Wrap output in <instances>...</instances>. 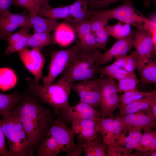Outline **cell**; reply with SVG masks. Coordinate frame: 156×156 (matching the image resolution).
<instances>
[{"label": "cell", "mask_w": 156, "mask_h": 156, "mask_svg": "<svg viewBox=\"0 0 156 156\" xmlns=\"http://www.w3.org/2000/svg\"><path fill=\"white\" fill-rule=\"evenodd\" d=\"M25 81L29 92L52 108L57 114L70 106L68 100L71 89L68 82L59 79L55 83L45 86L39 84L34 79L29 77Z\"/></svg>", "instance_id": "1"}, {"label": "cell", "mask_w": 156, "mask_h": 156, "mask_svg": "<svg viewBox=\"0 0 156 156\" xmlns=\"http://www.w3.org/2000/svg\"><path fill=\"white\" fill-rule=\"evenodd\" d=\"M101 54L99 49L88 51L79 47L59 79L71 85L76 81L96 78V63Z\"/></svg>", "instance_id": "2"}, {"label": "cell", "mask_w": 156, "mask_h": 156, "mask_svg": "<svg viewBox=\"0 0 156 156\" xmlns=\"http://www.w3.org/2000/svg\"><path fill=\"white\" fill-rule=\"evenodd\" d=\"M30 93L31 95H22V100L10 110V113L12 115H21L29 118L46 136L54 121L51 110L41 106L36 98Z\"/></svg>", "instance_id": "3"}, {"label": "cell", "mask_w": 156, "mask_h": 156, "mask_svg": "<svg viewBox=\"0 0 156 156\" xmlns=\"http://www.w3.org/2000/svg\"><path fill=\"white\" fill-rule=\"evenodd\" d=\"M90 13L99 16L108 21L115 19L132 25L137 28L143 29L144 23L148 19L134 7L131 0H125L121 5L112 9L93 10Z\"/></svg>", "instance_id": "4"}, {"label": "cell", "mask_w": 156, "mask_h": 156, "mask_svg": "<svg viewBox=\"0 0 156 156\" xmlns=\"http://www.w3.org/2000/svg\"><path fill=\"white\" fill-rule=\"evenodd\" d=\"M79 48L77 41L75 44L70 48L50 52L51 59L48 73L42 79L43 85L47 86L53 83L64 71Z\"/></svg>", "instance_id": "5"}, {"label": "cell", "mask_w": 156, "mask_h": 156, "mask_svg": "<svg viewBox=\"0 0 156 156\" xmlns=\"http://www.w3.org/2000/svg\"><path fill=\"white\" fill-rule=\"evenodd\" d=\"M50 126L46 135L52 136L56 140L62 152H65L66 156L78 148L82 147L81 144H75L74 138L76 133L67 127L59 115Z\"/></svg>", "instance_id": "6"}, {"label": "cell", "mask_w": 156, "mask_h": 156, "mask_svg": "<svg viewBox=\"0 0 156 156\" xmlns=\"http://www.w3.org/2000/svg\"><path fill=\"white\" fill-rule=\"evenodd\" d=\"M99 80L101 85L99 107L102 117H113L114 111L119 104L116 84L114 79L108 76Z\"/></svg>", "instance_id": "7"}, {"label": "cell", "mask_w": 156, "mask_h": 156, "mask_svg": "<svg viewBox=\"0 0 156 156\" xmlns=\"http://www.w3.org/2000/svg\"><path fill=\"white\" fill-rule=\"evenodd\" d=\"M99 78L85 80L71 85V89L78 95L80 101L97 109L99 107L101 85Z\"/></svg>", "instance_id": "8"}, {"label": "cell", "mask_w": 156, "mask_h": 156, "mask_svg": "<svg viewBox=\"0 0 156 156\" xmlns=\"http://www.w3.org/2000/svg\"><path fill=\"white\" fill-rule=\"evenodd\" d=\"M133 46L135 50L131 53L140 61L137 70L139 72L152 56V43L151 33L145 29L137 28L134 31Z\"/></svg>", "instance_id": "9"}, {"label": "cell", "mask_w": 156, "mask_h": 156, "mask_svg": "<svg viewBox=\"0 0 156 156\" xmlns=\"http://www.w3.org/2000/svg\"><path fill=\"white\" fill-rule=\"evenodd\" d=\"M18 53L26 68L34 76L35 81L39 82L43 77L42 72L45 61L40 51L35 48H25Z\"/></svg>", "instance_id": "10"}, {"label": "cell", "mask_w": 156, "mask_h": 156, "mask_svg": "<svg viewBox=\"0 0 156 156\" xmlns=\"http://www.w3.org/2000/svg\"><path fill=\"white\" fill-rule=\"evenodd\" d=\"M125 126L116 117H101L96 121L97 133L107 145L113 143Z\"/></svg>", "instance_id": "11"}, {"label": "cell", "mask_w": 156, "mask_h": 156, "mask_svg": "<svg viewBox=\"0 0 156 156\" xmlns=\"http://www.w3.org/2000/svg\"><path fill=\"white\" fill-rule=\"evenodd\" d=\"M61 110L65 119L71 124L84 119L97 120L102 117L101 111L97 110L80 101L75 105Z\"/></svg>", "instance_id": "12"}, {"label": "cell", "mask_w": 156, "mask_h": 156, "mask_svg": "<svg viewBox=\"0 0 156 156\" xmlns=\"http://www.w3.org/2000/svg\"><path fill=\"white\" fill-rule=\"evenodd\" d=\"M134 36V31H131L126 37L118 40L109 50L101 54L96 63V67L109 62L114 57L127 55L128 52L133 46Z\"/></svg>", "instance_id": "13"}, {"label": "cell", "mask_w": 156, "mask_h": 156, "mask_svg": "<svg viewBox=\"0 0 156 156\" xmlns=\"http://www.w3.org/2000/svg\"><path fill=\"white\" fill-rule=\"evenodd\" d=\"M25 11L20 14H13L9 10L0 16V39L7 40L17 28L26 26Z\"/></svg>", "instance_id": "14"}, {"label": "cell", "mask_w": 156, "mask_h": 156, "mask_svg": "<svg viewBox=\"0 0 156 156\" xmlns=\"http://www.w3.org/2000/svg\"><path fill=\"white\" fill-rule=\"evenodd\" d=\"M116 117L125 126L141 130L156 125V117L152 114L151 109L125 115L120 114Z\"/></svg>", "instance_id": "15"}, {"label": "cell", "mask_w": 156, "mask_h": 156, "mask_svg": "<svg viewBox=\"0 0 156 156\" xmlns=\"http://www.w3.org/2000/svg\"><path fill=\"white\" fill-rule=\"evenodd\" d=\"M2 127L5 136L7 138L9 146L10 156H26L27 152L22 146L15 130L13 123L10 114L3 118Z\"/></svg>", "instance_id": "16"}, {"label": "cell", "mask_w": 156, "mask_h": 156, "mask_svg": "<svg viewBox=\"0 0 156 156\" xmlns=\"http://www.w3.org/2000/svg\"><path fill=\"white\" fill-rule=\"evenodd\" d=\"M128 135L123 130L117 137L114 142L110 144L124 147L130 153L135 149L138 146L142 134V130L126 126Z\"/></svg>", "instance_id": "17"}, {"label": "cell", "mask_w": 156, "mask_h": 156, "mask_svg": "<svg viewBox=\"0 0 156 156\" xmlns=\"http://www.w3.org/2000/svg\"><path fill=\"white\" fill-rule=\"evenodd\" d=\"M96 121L84 119L75 121L71 123V129L80 137L88 141H92L98 135Z\"/></svg>", "instance_id": "18"}, {"label": "cell", "mask_w": 156, "mask_h": 156, "mask_svg": "<svg viewBox=\"0 0 156 156\" xmlns=\"http://www.w3.org/2000/svg\"><path fill=\"white\" fill-rule=\"evenodd\" d=\"M89 5L88 0H76L69 5L70 14L66 20L73 25L90 18L91 14Z\"/></svg>", "instance_id": "19"}, {"label": "cell", "mask_w": 156, "mask_h": 156, "mask_svg": "<svg viewBox=\"0 0 156 156\" xmlns=\"http://www.w3.org/2000/svg\"><path fill=\"white\" fill-rule=\"evenodd\" d=\"M78 141L81 144L85 156H106L107 144L101 135L98 134L93 140L88 141L78 135Z\"/></svg>", "instance_id": "20"}, {"label": "cell", "mask_w": 156, "mask_h": 156, "mask_svg": "<svg viewBox=\"0 0 156 156\" xmlns=\"http://www.w3.org/2000/svg\"><path fill=\"white\" fill-rule=\"evenodd\" d=\"M156 99V90L149 95L130 103L122 105L119 104L118 108L120 114L125 115L137 112L150 109L153 101Z\"/></svg>", "instance_id": "21"}, {"label": "cell", "mask_w": 156, "mask_h": 156, "mask_svg": "<svg viewBox=\"0 0 156 156\" xmlns=\"http://www.w3.org/2000/svg\"><path fill=\"white\" fill-rule=\"evenodd\" d=\"M27 26L33 27L34 32L49 33L54 31L59 23L56 20L28 14L27 18Z\"/></svg>", "instance_id": "22"}, {"label": "cell", "mask_w": 156, "mask_h": 156, "mask_svg": "<svg viewBox=\"0 0 156 156\" xmlns=\"http://www.w3.org/2000/svg\"><path fill=\"white\" fill-rule=\"evenodd\" d=\"M75 33L72 25L60 23L54 31V38L56 43L62 46H67L74 40Z\"/></svg>", "instance_id": "23"}, {"label": "cell", "mask_w": 156, "mask_h": 156, "mask_svg": "<svg viewBox=\"0 0 156 156\" xmlns=\"http://www.w3.org/2000/svg\"><path fill=\"white\" fill-rule=\"evenodd\" d=\"M70 12L69 5L53 8L49 4L42 6L37 15L50 19H64L66 20L69 16Z\"/></svg>", "instance_id": "24"}, {"label": "cell", "mask_w": 156, "mask_h": 156, "mask_svg": "<svg viewBox=\"0 0 156 156\" xmlns=\"http://www.w3.org/2000/svg\"><path fill=\"white\" fill-rule=\"evenodd\" d=\"M22 95L15 91L11 93H0V112L5 118L10 114V110L21 101Z\"/></svg>", "instance_id": "25"}, {"label": "cell", "mask_w": 156, "mask_h": 156, "mask_svg": "<svg viewBox=\"0 0 156 156\" xmlns=\"http://www.w3.org/2000/svg\"><path fill=\"white\" fill-rule=\"evenodd\" d=\"M144 133L142 134L139 142L135 148L137 151H144L149 153L156 150V131L153 127L144 129Z\"/></svg>", "instance_id": "26"}, {"label": "cell", "mask_w": 156, "mask_h": 156, "mask_svg": "<svg viewBox=\"0 0 156 156\" xmlns=\"http://www.w3.org/2000/svg\"><path fill=\"white\" fill-rule=\"evenodd\" d=\"M39 156H56L62 151L53 137L46 135L37 148Z\"/></svg>", "instance_id": "27"}, {"label": "cell", "mask_w": 156, "mask_h": 156, "mask_svg": "<svg viewBox=\"0 0 156 156\" xmlns=\"http://www.w3.org/2000/svg\"><path fill=\"white\" fill-rule=\"evenodd\" d=\"M56 44L54 37L49 33L34 32L29 39L28 48H35L40 51L46 46Z\"/></svg>", "instance_id": "28"}, {"label": "cell", "mask_w": 156, "mask_h": 156, "mask_svg": "<svg viewBox=\"0 0 156 156\" xmlns=\"http://www.w3.org/2000/svg\"><path fill=\"white\" fill-rule=\"evenodd\" d=\"M96 73H99L101 77L108 76L118 80L135 75L134 72H129L120 68L113 63L103 67H96Z\"/></svg>", "instance_id": "29"}, {"label": "cell", "mask_w": 156, "mask_h": 156, "mask_svg": "<svg viewBox=\"0 0 156 156\" xmlns=\"http://www.w3.org/2000/svg\"><path fill=\"white\" fill-rule=\"evenodd\" d=\"M143 86L149 83L156 84V63L150 59L142 67L139 73Z\"/></svg>", "instance_id": "30"}, {"label": "cell", "mask_w": 156, "mask_h": 156, "mask_svg": "<svg viewBox=\"0 0 156 156\" xmlns=\"http://www.w3.org/2000/svg\"><path fill=\"white\" fill-rule=\"evenodd\" d=\"M17 82V77L11 69L3 68H0V89L3 91L13 88Z\"/></svg>", "instance_id": "31"}, {"label": "cell", "mask_w": 156, "mask_h": 156, "mask_svg": "<svg viewBox=\"0 0 156 156\" xmlns=\"http://www.w3.org/2000/svg\"><path fill=\"white\" fill-rule=\"evenodd\" d=\"M130 25L125 23L122 24L119 22L112 25L108 24L105 27L109 36H112L118 40L128 36L131 31Z\"/></svg>", "instance_id": "32"}, {"label": "cell", "mask_w": 156, "mask_h": 156, "mask_svg": "<svg viewBox=\"0 0 156 156\" xmlns=\"http://www.w3.org/2000/svg\"><path fill=\"white\" fill-rule=\"evenodd\" d=\"M151 92L140 91L137 88L124 92L118 96L119 104L127 105L141 99L151 94Z\"/></svg>", "instance_id": "33"}, {"label": "cell", "mask_w": 156, "mask_h": 156, "mask_svg": "<svg viewBox=\"0 0 156 156\" xmlns=\"http://www.w3.org/2000/svg\"><path fill=\"white\" fill-rule=\"evenodd\" d=\"M118 81V83L116 84V88L118 93H119L137 88V85L141 82L140 79L137 78L136 75Z\"/></svg>", "instance_id": "34"}, {"label": "cell", "mask_w": 156, "mask_h": 156, "mask_svg": "<svg viewBox=\"0 0 156 156\" xmlns=\"http://www.w3.org/2000/svg\"><path fill=\"white\" fill-rule=\"evenodd\" d=\"M10 114L15 130L21 144L24 149L28 153V148L29 145V142L27 137L23 125L17 116L13 115Z\"/></svg>", "instance_id": "35"}, {"label": "cell", "mask_w": 156, "mask_h": 156, "mask_svg": "<svg viewBox=\"0 0 156 156\" xmlns=\"http://www.w3.org/2000/svg\"><path fill=\"white\" fill-rule=\"evenodd\" d=\"M13 4L25 8L31 15H37L41 7L40 0H13Z\"/></svg>", "instance_id": "36"}, {"label": "cell", "mask_w": 156, "mask_h": 156, "mask_svg": "<svg viewBox=\"0 0 156 156\" xmlns=\"http://www.w3.org/2000/svg\"><path fill=\"white\" fill-rule=\"evenodd\" d=\"M31 35L29 33L17 42L10 45H8L5 49V55L9 56L15 52H18L24 48H27L28 40Z\"/></svg>", "instance_id": "37"}, {"label": "cell", "mask_w": 156, "mask_h": 156, "mask_svg": "<svg viewBox=\"0 0 156 156\" xmlns=\"http://www.w3.org/2000/svg\"><path fill=\"white\" fill-rule=\"evenodd\" d=\"M105 26L102 27L92 33L94 35L98 48L100 50L107 51L106 45L109 36Z\"/></svg>", "instance_id": "38"}, {"label": "cell", "mask_w": 156, "mask_h": 156, "mask_svg": "<svg viewBox=\"0 0 156 156\" xmlns=\"http://www.w3.org/2000/svg\"><path fill=\"white\" fill-rule=\"evenodd\" d=\"M72 26L75 32L77 34L80 40L86 36L92 33L90 18Z\"/></svg>", "instance_id": "39"}, {"label": "cell", "mask_w": 156, "mask_h": 156, "mask_svg": "<svg viewBox=\"0 0 156 156\" xmlns=\"http://www.w3.org/2000/svg\"><path fill=\"white\" fill-rule=\"evenodd\" d=\"M106 153L108 156H135L126 148L112 144L107 145Z\"/></svg>", "instance_id": "40"}, {"label": "cell", "mask_w": 156, "mask_h": 156, "mask_svg": "<svg viewBox=\"0 0 156 156\" xmlns=\"http://www.w3.org/2000/svg\"><path fill=\"white\" fill-rule=\"evenodd\" d=\"M31 28L28 26L23 27L18 31L11 35L6 40L8 45H10L21 39L29 33Z\"/></svg>", "instance_id": "41"}, {"label": "cell", "mask_w": 156, "mask_h": 156, "mask_svg": "<svg viewBox=\"0 0 156 156\" xmlns=\"http://www.w3.org/2000/svg\"><path fill=\"white\" fill-rule=\"evenodd\" d=\"M139 63L140 61L131 53L127 56L126 62L124 69L129 72H134Z\"/></svg>", "instance_id": "42"}, {"label": "cell", "mask_w": 156, "mask_h": 156, "mask_svg": "<svg viewBox=\"0 0 156 156\" xmlns=\"http://www.w3.org/2000/svg\"><path fill=\"white\" fill-rule=\"evenodd\" d=\"M2 119L0 120V155L10 156L5 142V135L2 127Z\"/></svg>", "instance_id": "43"}, {"label": "cell", "mask_w": 156, "mask_h": 156, "mask_svg": "<svg viewBox=\"0 0 156 156\" xmlns=\"http://www.w3.org/2000/svg\"><path fill=\"white\" fill-rule=\"evenodd\" d=\"M125 0H88L89 5L93 8L106 7L116 2Z\"/></svg>", "instance_id": "44"}, {"label": "cell", "mask_w": 156, "mask_h": 156, "mask_svg": "<svg viewBox=\"0 0 156 156\" xmlns=\"http://www.w3.org/2000/svg\"><path fill=\"white\" fill-rule=\"evenodd\" d=\"M13 0H0V16L9 10Z\"/></svg>", "instance_id": "45"}, {"label": "cell", "mask_w": 156, "mask_h": 156, "mask_svg": "<svg viewBox=\"0 0 156 156\" xmlns=\"http://www.w3.org/2000/svg\"><path fill=\"white\" fill-rule=\"evenodd\" d=\"M127 56V55H124L115 57V60L113 63L118 67L124 69L126 62Z\"/></svg>", "instance_id": "46"}, {"label": "cell", "mask_w": 156, "mask_h": 156, "mask_svg": "<svg viewBox=\"0 0 156 156\" xmlns=\"http://www.w3.org/2000/svg\"><path fill=\"white\" fill-rule=\"evenodd\" d=\"M150 109L152 114L156 117V99L152 102L150 107Z\"/></svg>", "instance_id": "47"}, {"label": "cell", "mask_w": 156, "mask_h": 156, "mask_svg": "<svg viewBox=\"0 0 156 156\" xmlns=\"http://www.w3.org/2000/svg\"><path fill=\"white\" fill-rule=\"evenodd\" d=\"M41 5V7L49 4V0H40Z\"/></svg>", "instance_id": "48"}, {"label": "cell", "mask_w": 156, "mask_h": 156, "mask_svg": "<svg viewBox=\"0 0 156 156\" xmlns=\"http://www.w3.org/2000/svg\"><path fill=\"white\" fill-rule=\"evenodd\" d=\"M144 3L146 6L148 7L150 5V0H144Z\"/></svg>", "instance_id": "49"}, {"label": "cell", "mask_w": 156, "mask_h": 156, "mask_svg": "<svg viewBox=\"0 0 156 156\" xmlns=\"http://www.w3.org/2000/svg\"><path fill=\"white\" fill-rule=\"evenodd\" d=\"M149 155L151 156H156V151L150 152L149 153Z\"/></svg>", "instance_id": "50"}, {"label": "cell", "mask_w": 156, "mask_h": 156, "mask_svg": "<svg viewBox=\"0 0 156 156\" xmlns=\"http://www.w3.org/2000/svg\"><path fill=\"white\" fill-rule=\"evenodd\" d=\"M0 115H1V113H0Z\"/></svg>", "instance_id": "51"}]
</instances>
